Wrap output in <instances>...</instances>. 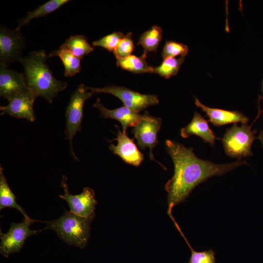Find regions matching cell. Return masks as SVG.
<instances>
[{
  "label": "cell",
  "mask_w": 263,
  "mask_h": 263,
  "mask_svg": "<svg viewBox=\"0 0 263 263\" xmlns=\"http://www.w3.org/2000/svg\"><path fill=\"white\" fill-rule=\"evenodd\" d=\"M165 145L174 168L173 176L165 186L168 193L167 213L169 217L173 216V208L184 202L199 184L211 177L222 176L239 166L248 165L242 160L217 164L197 157L193 148H187L176 141L167 140Z\"/></svg>",
  "instance_id": "obj_1"
},
{
  "label": "cell",
  "mask_w": 263,
  "mask_h": 263,
  "mask_svg": "<svg viewBox=\"0 0 263 263\" xmlns=\"http://www.w3.org/2000/svg\"><path fill=\"white\" fill-rule=\"evenodd\" d=\"M42 50L30 53L20 62L24 69L27 87L37 97L45 98L52 104L57 94L67 86V82L56 79L47 60L49 58Z\"/></svg>",
  "instance_id": "obj_2"
},
{
  "label": "cell",
  "mask_w": 263,
  "mask_h": 263,
  "mask_svg": "<svg viewBox=\"0 0 263 263\" xmlns=\"http://www.w3.org/2000/svg\"><path fill=\"white\" fill-rule=\"evenodd\" d=\"M94 217L95 214L88 217H81L64 209L58 219L44 223L46 224L45 229L54 231L63 242L83 249L88 243L90 225Z\"/></svg>",
  "instance_id": "obj_3"
},
{
  "label": "cell",
  "mask_w": 263,
  "mask_h": 263,
  "mask_svg": "<svg viewBox=\"0 0 263 263\" xmlns=\"http://www.w3.org/2000/svg\"><path fill=\"white\" fill-rule=\"evenodd\" d=\"M256 132L257 130H252L247 124L239 126L235 123L228 128L222 139L226 155L237 160L251 156V146L257 138Z\"/></svg>",
  "instance_id": "obj_4"
},
{
  "label": "cell",
  "mask_w": 263,
  "mask_h": 263,
  "mask_svg": "<svg viewBox=\"0 0 263 263\" xmlns=\"http://www.w3.org/2000/svg\"><path fill=\"white\" fill-rule=\"evenodd\" d=\"M94 93L83 84L78 85L71 94L66 108L65 116L66 127L65 130L66 139L70 144L71 154L75 160L76 156L73 147V140L78 132L81 131V122L83 117V107L85 101L92 96Z\"/></svg>",
  "instance_id": "obj_5"
},
{
  "label": "cell",
  "mask_w": 263,
  "mask_h": 263,
  "mask_svg": "<svg viewBox=\"0 0 263 263\" xmlns=\"http://www.w3.org/2000/svg\"><path fill=\"white\" fill-rule=\"evenodd\" d=\"M38 220L24 217L21 223H13L6 233L0 230V252L7 258L10 254L19 252L22 248L27 238L41 232L42 230H34L30 226Z\"/></svg>",
  "instance_id": "obj_6"
},
{
  "label": "cell",
  "mask_w": 263,
  "mask_h": 263,
  "mask_svg": "<svg viewBox=\"0 0 263 263\" xmlns=\"http://www.w3.org/2000/svg\"><path fill=\"white\" fill-rule=\"evenodd\" d=\"M87 89L94 94L106 93L113 94L120 99L124 106L138 113L159 103L158 98L155 95L141 94L121 86H107L103 88L87 87Z\"/></svg>",
  "instance_id": "obj_7"
},
{
  "label": "cell",
  "mask_w": 263,
  "mask_h": 263,
  "mask_svg": "<svg viewBox=\"0 0 263 263\" xmlns=\"http://www.w3.org/2000/svg\"><path fill=\"white\" fill-rule=\"evenodd\" d=\"M25 39L20 30L0 27V64L8 66L23 58Z\"/></svg>",
  "instance_id": "obj_8"
},
{
  "label": "cell",
  "mask_w": 263,
  "mask_h": 263,
  "mask_svg": "<svg viewBox=\"0 0 263 263\" xmlns=\"http://www.w3.org/2000/svg\"><path fill=\"white\" fill-rule=\"evenodd\" d=\"M162 119L150 115L145 112L140 121L132 130V133L137 140L139 148L150 149V158L155 159L152 153L153 148L159 144L157 135L162 125Z\"/></svg>",
  "instance_id": "obj_9"
},
{
  "label": "cell",
  "mask_w": 263,
  "mask_h": 263,
  "mask_svg": "<svg viewBox=\"0 0 263 263\" xmlns=\"http://www.w3.org/2000/svg\"><path fill=\"white\" fill-rule=\"evenodd\" d=\"M67 177L63 175L61 187L63 188L64 194L59 197L68 203L70 211L78 216L88 217L94 214V210L97 202L95 198L94 190L88 187L83 188L80 194L73 195L69 193L67 184Z\"/></svg>",
  "instance_id": "obj_10"
},
{
  "label": "cell",
  "mask_w": 263,
  "mask_h": 263,
  "mask_svg": "<svg viewBox=\"0 0 263 263\" xmlns=\"http://www.w3.org/2000/svg\"><path fill=\"white\" fill-rule=\"evenodd\" d=\"M36 97L29 90L18 94L10 99L7 105L0 106V114L33 122L36 119L33 106Z\"/></svg>",
  "instance_id": "obj_11"
},
{
  "label": "cell",
  "mask_w": 263,
  "mask_h": 263,
  "mask_svg": "<svg viewBox=\"0 0 263 263\" xmlns=\"http://www.w3.org/2000/svg\"><path fill=\"white\" fill-rule=\"evenodd\" d=\"M29 91L24 74L12 70L0 64V95L9 101L13 97Z\"/></svg>",
  "instance_id": "obj_12"
},
{
  "label": "cell",
  "mask_w": 263,
  "mask_h": 263,
  "mask_svg": "<svg viewBox=\"0 0 263 263\" xmlns=\"http://www.w3.org/2000/svg\"><path fill=\"white\" fill-rule=\"evenodd\" d=\"M116 134L117 144L110 145L109 149L114 154L118 155L126 163L138 167L144 160V157L137 148L133 139L128 137L126 133L121 132L118 127Z\"/></svg>",
  "instance_id": "obj_13"
},
{
  "label": "cell",
  "mask_w": 263,
  "mask_h": 263,
  "mask_svg": "<svg viewBox=\"0 0 263 263\" xmlns=\"http://www.w3.org/2000/svg\"><path fill=\"white\" fill-rule=\"evenodd\" d=\"M101 113V116L104 118L113 119L119 121L122 127L123 132L126 133L129 127H134L143 117L139 113L136 112L125 106L110 110L106 108L97 98L96 101L93 105Z\"/></svg>",
  "instance_id": "obj_14"
},
{
  "label": "cell",
  "mask_w": 263,
  "mask_h": 263,
  "mask_svg": "<svg viewBox=\"0 0 263 263\" xmlns=\"http://www.w3.org/2000/svg\"><path fill=\"white\" fill-rule=\"evenodd\" d=\"M195 104L206 113L208 117V121L215 126L219 127L237 122H241L242 124H247L249 121L247 117L239 111L210 108L203 104L196 97Z\"/></svg>",
  "instance_id": "obj_15"
},
{
  "label": "cell",
  "mask_w": 263,
  "mask_h": 263,
  "mask_svg": "<svg viewBox=\"0 0 263 263\" xmlns=\"http://www.w3.org/2000/svg\"><path fill=\"white\" fill-rule=\"evenodd\" d=\"M180 134L184 138L191 135L198 136L211 146L214 145L215 140L217 139L209 127L208 121L196 112L194 113L191 121L181 129Z\"/></svg>",
  "instance_id": "obj_16"
},
{
  "label": "cell",
  "mask_w": 263,
  "mask_h": 263,
  "mask_svg": "<svg viewBox=\"0 0 263 263\" xmlns=\"http://www.w3.org/2000/svg\"><path fill=\"white\" fill-rule=\"evenodd\" d=\"M69 1L70 0H50L48 1L33 11L28 12L26 16L19 21L17 28L20 30L22 27L27 25L32 19L49 15Z\"/></svg>",
  "instance_id": "obj_17"
},
{
  "label": "cell",
  "mask_w": 263,
  "mask_h": 263,
  "mask_svg": "<svg viewBox=\"0 0 263 263\" xmlns=\"http://www.w3.org/2000/svg\"><path fill=\"white\" fill-rule=\"evenodd\" d=\"M147 55L141 56L130 55L124 58L116 59V65L121 68L136 74L153 73L154 67L150 66L146 61Z\"/></svg>",
  "instance_id": "obj_18"
},
{
  "label": "cell",
  "mask_w": 263,
  "mask_h": 263,
  "mask_svg": "<svg viewBox=\"0 0 263 263\" xmlns=\"http://www.w3.org/2000/svg\"><path fill=\"white\" fill-rule=\"evenodd\" d=\"M49 56H56L61 59L64 67V75L66 77L73 76L81 70V59L61 46L58 49L52 52Z\"/></svg>",
  "instance_id": "obj_19"
},
{
  "label": "cell",
  "mask_w": 263,
  "mask_h": 263,
  "mask_svg": "<svg viewBox=\"0 0 263 263\" xmlns=\"http://www.w3.org/2000/svg\"><path fill=\"white\" fill-rule=\"evenodd\" d=\"M16 197L13 193L3 174V168L0 167V210L6 207L15 208L19 210L24 217L30 218L24 209L16 201Z\"/></svg>",
  "instance_id": "obj_20"
},
{
  "label": "cell",
  "mask_w": 263,
  "mask_h": 263,
  "mask_svg": "<svg viewBox=\"0 0 263 263\" xmlns=\"http://www.w3.org/2000/svg\"><path fill=\"white\" fill-rule=\"evenodd\" d=\"M61 46L67 49L75 56L80 59L94 50V47L88 42L86 37L81 35L71 36Z\"/></svg>",
  "instance_id": "obj_21"
},
{
  "label": "cell",
  "mask_w": 263,
  "mask_h": 263,
  "mask_svg": "<svg viewBox=\"0 0 263 263\" xmlns=\"http://www.w3.org/2000/svg\"><path fill=\"white\" fill-rule=\"evenodd\" d=\"M163 31L158 26L154 25L140 36L137 45H141L144 48V54L147 55L149 52H156L162 40Z\"/></svg>",
  "instance_id": "obj_22"
},
{
  "label": "cell",
  "mask_w": 263,
  "mask_h": 263,
  "mask_svg": "<svg viewBox=\"0 0 263 263\" xmlns=\"http://www.w3.org/2000/svg\"><path fill=\"white\" fill-rule=\"evenodd\" d=\"M184 61L185 57L182 56L178 58L175 57L164 58V60L159 66L154 67L153 73L165 78H169L178 73Z\"/></svg>",
  "instance_id": "obj_23"
},
{
  "label": "cell",
  "mask_w": 263,
  "mask_h": 263,
  "mask_svg": "<svg viewBox=\"0 0 263 263\" xmlns=\"http://www.w3.org/2000/svg\"><path fill=\"white\" fill-rule=\"evenodd\" d=\"M171 220L191 250V254L189 263H216L215 253L212 250L210 249L203 251H196L194 250L183 234L174 218H172Z\"/></svg>",
  "instance_id": "obj_24"
},
{
  "label": "cell",
  "mask_w": 263,
  "mask_h": 263,
  "mask_svg": "<svg viewBox=\"0 0 263 263\" xmlns=\"http://www.w3.org/2000/svg\"><path fill=\"white\" fill-rule=\"evenodd\" d=\"M124 36L125 35L120 32H115L94 41L93 45L103 47L113 53L119 42Z\"/></svg>",
  "instance_id": "obj_25"
},
{
  "label": "cell",
  "mask_w": 263,
  "mask_h": 263,
  "mask_svg": "<svg viewBox=\"0 0 263 263\" xmlns=\"http://www.w3.org/2000/svg\"><path fill=\"white\" fill-rule=\"evenodd\" d=\"M188 52V46L174 41H167L163 47L162 56L164 58L180 56L185 57Z\"/></svg>",
  "instance_id": "obj_26"
},
{
  "label": "cell",
  "mask_w": 263,
  "mask_h": 263,
  "mask_svg": "<svg viewBox=\"0 0 263 263\" xmlns=\"http://www.w3.org/2000/svg\"><path fill=\"white\" fill-rule=\"evenodd\" d=\"M133 49L132 33H128L121 39L113 54L116 58H124L131 55Z\"/></svg>",
  "instance_id": "obj_27"
},
{
  "label": "cell",
  "mask_w": 263,
  "mask_h": 263,
  "mask_svg": "<svg viewBox=\"0 0 263 263\" xmlns=\"http://www.w3.org/2000/svg\"><path fill=\"white\" fill-rule=\"evenodd\" d=\"M257 138L260 141L263 148V130L260 132V134Z\"/></svg>",
  "instance_id": "obj_28"
},
{
  "label": "cell",
  "mask_w": 263,
  "mask_h": 263,
  "mask_svg": "<svg viewBox=\"0 0 263 263\" xmlns=\"http://www.w3.org/2000/svg\"><path fill=\"white\" fill-rule=\"evenodd\" d=\"M262 92H263V80H262Z\"/></svg>",
  "instance_id": "obj_29"
}]
</instances>
